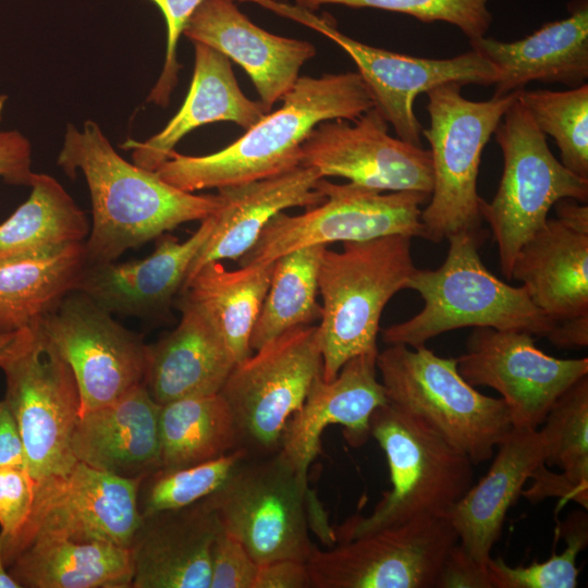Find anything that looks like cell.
Listing matches in <instances>:
<instances>
[{
    "instance_id": "cell-1",
    "label": "cell",
    "mask_w": 588,
    "mask_h": 588,
    "mask_svg": "<svg viewBox=\"0 0 588 588\" xmlns=\"http://www.w3.org/2000/svg\"><path fill=\"white\" fill-rule=\"evenodd\" d=\"M58 164L70 177L84 174L93 223L85 241L87 264L115 261L131 248L158 238L182 223L201 221L220 207L218 195H195L124 160L101 128L87 120L69 125Z\"/></svg>"
},
{
    "instance_id": "cell-2",
    "label": "cell",
    "mask_w": 588,
    "mask_h": 588,
    "mask_svg": "<svg viewBox=\"0 0 588 588\" xmlns=\"http://www.w3.org/2000/svg\"><path fill=\"white\" fill-rule=\"evenodd\" d=\"M282 99L225 148L205 156L173 150L156 172L188 193L273 176L301 166L302 145L319 123L354 121L375 107L357 72L298 77Z\"/></svg>"
},
{
    "instance_id": "cell-3",
    "label": "cell",
    "mask_w": 588,
    "mask_h": 588,
    "mask_svg": "<svg viewBox=\"0 0 588 588\" xmlns=\"http://www.w3.org/2000/svg\"><path fill=\"white\" fill-rule=\"evenodd\" d=\"M485 236L486 231L453 234L439 268L414 270L406 289L422 297L424 307L384 328V343L419 347L441 333L468 327L524 331L551 341L560 322L532 303L524 285H510L486 268L478 250Z\"/></svg>"
},
{
    "instance_id": "cell-4",
    "label": "cell",
    "mask_w": 588,
    "mask_h": 588,
    "mask_svg": "<svg viewBox=\"0 0 588 588\" xmlns=\"http://www.w3.org/2000/svg\"><path fill=\"white\" fill-rule=\"evenodd\" d=\"M370 436L384 452L391 489L367 516L334 529L346 541L415 519L442 517L474 485L473 462L420 417L390 403L370 417Z\"/></svg>"
},
{
    "instance_id": "cell-5",
    "label": "cell",
    "mask_w": 588,
    "mask_h": 588,
    "mask_svg": "<svg viewBox=\"0 0 588 588\" xmlns=\"http://www.w3.org/2000/svg\"><path fill=\"white\" fill-rule=\"evenodd\" d=\"M415 269L412 237L406 235L344 242L341 252L326 247L318 272L324 381L333 380L351 358L378 351L382 311L406 289Z\"/></svg>"
},
{
    "instance_id": "cell-6",
    "label": "cell",
    "mask_w": 588,
    "mask_h": 588,
    "mask_svg": "<svg viewBox=\"0 0 588 588\" xmlns=\"http://www.w3.org/2000/svg\"><path fill=\"white\" fill-rule=\"evenodd\" d=\"M221 529L258 564L277 560L307 562L315 546L308 531L310 509L329 544L334 529L303 476L280 452L248 456L215 492L204 498Z\"/></svg>"
},
{
    "instance_id": "cell-7",
    "label": "cell",
    "mask_w": 588,
    "mask_h": 588,
    "mask_svg": "<svg viewBox=\"0 0 588 588\" xmlns=\"http://www.w3.org/2000/svg\"><path fill=\"white\" fill-rule=\"evenodd\" d=\"M377 370L388 403L424 419L474 465L490 460L513 428L503 400L466 382L455 357L390 344L378 352Z\"/></svg>"
},
{
    "instance_id": "cell-8",
    "label": "cell",
    "mask_w": 588,
    "mask_h": 588,
    "mask_svg": "<svg viewBox=\"0 0 588 588\" xmlns=\"http://www.w3.org/2000/svg\"><path fill=\"white\" fill-rule=\"evenodd\" d=\"M462 85L446 83L427 91L432 192L421 210L422 238L440 243L458 232H482L477 180L481 155L517 93L474 101Z\"/></svg>"
},
{
    "instance_id": "cell-9",
    "label": "cell",
    "mask_w": 588,
    "mask_h": 588,
    "mask_svg": "<svg viewBox=\"0 0 588 588\" xmlns=\"http://www.w3.org/2000/svg\"><path fill=\"white\" fill-rule=\"evenodd\" d=\"M493 134L502 150L503 171L493 199H482L480 212L497 243L502 274L511 280L517 252L543 226L550 209L565 198L587 203L588 179L554 157L546 135L517 99Z\"/></svg>"
},
{
    "instance_id": "cell-10",
    "label": "cell",
    "mask_w": 588,
    "mask_h": 588,
    "mask_svg": "<svg viewBox=\"0 0 588 588\" xmlns=\"http://www.w3.org/2000/svg\"><path fill=\"white\" fill-rule=\"evenodd\" d=\"M235 364L221 391L238 445L249 456L278 452L289 420L321 373L318 326L293 328Z\"/></svg>"
},
{
    "instance_id": "cell-11",
    "label": "cell",
    "mask_w": 588,
    "mask_h": 588,
    "mask_svg": "<svg viewBox=\"0 0 588 588\" xmlns=\"http://www.w3.org/2000/svg\"><path fill=\"white\" fill-rule=\"evenodd\" d=\"M324 199L304 213L275 215L240 266L261 265L308 246L359 242L388 235L422 237L421 206L430 195L416 191L383 194L354 183L321 177L315 186Z\"/></svg>"
},
{
    "instance_id": "cell-12",
    "label": "cell",
    "mask_w": 588,
    "mask_h": 588,
    "mask_svg": "<svg viewBox=\"0 0 588 588\" xmlns=\"http://www.w3.org/2000/svg\"><path fill=\"white\" fill-rule=\"evenodd\" d=\"M261 7L302 23L338 44L355 62L375 108L392 125L396 136L421 146L422 126L414 112L420 94L446 83L493 86L494 66L475 50L448 59H430L392 52L357 41L335 25L307 9L277 0H261Z\"/></svg>"
},
{
    "instance_id": "cell-13",
    "label": "cell",
    "mask_w": 588,
    "mask_h": 588,
    "mask_svg": "<svg viewBox=\"0 0 588 588\" xmlns=\"http://www.w3.org/2000/svg\"><path fill=\"white\" fill-rule=\"evenodd\" d=\"M143 478H124L82 462L36 482L32 512L2 547L9 563L30 542L58 538L131 548L143 516L137 495Z\"/></svg>"
},
{
    "instance_id": "cell-14",
    "label": "cell",
    "mask_w": 588,
    "mask_h": 588,
    "mask_svg": "<svg viewBox=\"0 0 588 588\" xmlns=\"http://www.w3.org/2000/svg\"><path fill=\"white\" fill-rule=\"evenodd\" d=\"M32 328L29 344L0 368L5 377L3 400L21 433L25 467L39 482L77 462L71 443L81 399L69 364Z\"/></svg>"
},
{
    "instance_id": "cell-15",
    "label": "cell",
    "mask_w": 588,
    "mask_h": 588,
    "mask_svg": "<svg viewBox=\"0 0 588 588\" xmlns=\"http://www.w3.org/2000/svg\"><path fill=\"white\" fill-rule=\"evenodd\" d=\"M457 541L445 518H421L315 547L307 566L313 588H438Z\"/></svg>"
},
{
    "instance_id": "cell-16",
    "label": "cell",
    "mask_w": 588,
    "mask_h": 588,
    "mask_svg": "<svg viewBox=\"0 0 588 588\" xmlns=\"http://www.w3.org/2000/svg\"><path fill=\"white\" fill-rule=\"evenodd\" d=\"M33 327L71 367L79 391V415L143 383L147 344L83 292L65 294Z\"/></svg>"
},
{
    "instance_id": "cell-17",
    "label": "cell",
    "mask_w": 588,
    "mask_h": 588,
    "mask_svg": "<svg viewBox=\"0 0 588 588\" xmlns=\"http://www.w3.org/2000/svg\"><path fill=\"white\" fill-rule=\"evenodd\" d=\"M457 358L460 375L473 387L495 390L513 428L538 429L555 401L588 376V358L546 354L524 331L474 328Z\"/></svg>"
},
{
    "instance_id": "cell-18",
    "label": "cell",
    "mask_w": 588,
    "mask_h": 588,
    "mask_svg": "<svg viewBox=\"0 0 588 588\" xmlns=\"http://www.w3.org/2000/svg\"><path fill=\"white\" fill-rule=\"evenodd\" d=\"M352 122L319 123L302 145L301 166L378 192L431 194L430 150L389 135V123L375 107Z\"/></svg>"
},
{
    "instance_id": "cell-19",
    "label": "cell",
    "mask_w": 588,
    "mask_h": 588,
    "mask_svg": "<svg viewBox=\"0 0 588 588\" xmlns=\"http://www.w3.org/2000/svg\"><path fill=\"white\" fill-rule=\"evenodd\" d=\"M183 34L242 66L268 113L292 89L302 65L316 54L309 41L281 37L255 25L233 0H204Z\"/></svg>"
},
{
    "instance_id": "cell-20",
    "label": "cell",
    "mask_w": 588,
    "mask_h": 588,
    "mask_svg": "<svg viewBox=\"0 0 588 588\" xmlns=\"http://www.w3.org/2000/svg\"><path fill=\"white\" fill-rule=\"evenodd\" d=\"M378 352L351 358L331 381H324L320 373L302 407L289 420L280 452L303 476L307 477L320 451L321 436L330 425L343 427L351 446L358 448L368 440L371 414L388 403L377 376Z\"/></svg>"
},
{
    "instance_id": "cell-21",
    "label": "cell",
    "mask_w": 588,
    "mask_h": 588,
    "mask_svg": "<svg viewBox=\"0 0 588 588\" xmlns=\"http://www.w3.org/2000/svg\"><path fill=\"white\" fill-rule=\"evenodd\" d=\"M215 213V212H213ZM181 242L161 235L152 254L127 262L86 264L75 290L112 315L152 317L168 311L188 268L209 237L215 216Z\"/></svg>"
},
{
    "instance_id": "cell-22",
    "label": "cell",
    "mask_w": 588,
    "mask_h": 588,
    "mask_svg": "<svg viewBox=\"0 0 588 588\" xmlns=\"http://www.w3.org/2000/svg\"><path fill=\"white\" fill-rule=\"evenodd\" d=\"M220 529L204 499L143 516L131 544V587L209 588L211 548Z\"/></svg>"
},
{
    "instance_id": "cell-23",
    "label": "cell",
    "mask_w": 588,
    "mask_h": 588,
    "mask_svg": "<svg viewBox=\"0 0 588 588\" xmlns=\"http://www.w3.org/2000/svg\"><path fill=\"white\" fill-rule=\"evenodd\" d=\"M546 458L547 443L540 428H512L488 473L444 516L461 549L478 565L487 568L509 509Z\"/></svg>"
},
{
    "instance_id": "cell-24",
    "label": "cell",
    "mask_w": 588,
    "mask_h": 588,
    "mask_svg": "<svg viewBox=\"0 0 588 588\" xmlns=\"http://www.w3.org/2000/svg\"><path fill=\"white\" fill-rule=\"evenodd\" d=\"M469 45L498 72L494 97L517 93L534 81L580 86L588 78L587 0L572 4L567 17L547 22L522 39L482 36Z\"/></svg>"
},
{
    "instance_id": "cell-25",
    "label": "cell",
    "mask_w": 588,
    "mask_h": 588,
    "mask_svg": "<svg viewBox=\"0 0 588 588\" xmlns=\"http://www.w3.org/2000/svg\"><path fill=\"white\" fill-rule=\"evenodd\" d=\"M321 177L315 168L298 166L273 176L217 188L220 207L213 213L212 232L193 259L184 284L207 262L242 258L279 212L323 201L324 196L315 187Z\"/></svg>"
},
{
    "instance_id": "cell-26",
    "label": "cell",
    "mask_w": 588,
    "mask_h": 588,
    "mask_svg": "<svg viewBox=\"0 0 588 588\" xmlns=\"http://www.w3.org/2000/svg\"><path fill=\"white\" fill-rule=\"evenodd\" d=\"M157 403L144 383L115 401L79 415L72 436L76 461L124 478L161 467Z\"/></svg>"
},
{
    "instance_id": "cell-27",
    "label": "cell",
    "mask_w": 588,
    "mask_h": 588,
    "mask_svg": "<svg viewBox=\"0 0 588 588\" xmlns=\"http://www.w3.org/2000/svg\"><path fill=\"white\" fill-rule=\"evenodd\" d=\"M182 317L174 330L147 345L143 383L163 405L180 399L219 393L235 360L210 318L181 295Z\"/></svg>"
},
{
    "instance_id": "cell-28",
    "label": "cell",
    "mask_w": 588,
    "mask_h": 588,
    "mask_svg": "<svg viewBox=\"0 0 588 588\" xmlns=\"http://www.w3.org/2000/svg\"><path fill=\"white\" fill-rule=\"evenodd\" d=\"M511 279L555 322L588 317V229L548 219L517 252Z\"/></svg>"
},
{
    "instance_id": "cell-29",
    "label": "cell",
    "mask_w": 588,
    "mask_h": 588,
    "mask_svg": "<svg viewBox=\"0 0 588 588\" xmlns=\"http://www.w3.org/2000/svg\"><path fill=\"white\" fill-rule=\"evenodd\" d=\"M195 66L183 106L162 131L145 142L126 140L121 147L132 150L133 162L156 171L169 158L174 146L201 125L230 121L248 130L268 112L259 101L248 99L240 89L230 59L201 42H193Z\"/></svg>"
},
{
    "instance_id": "cell-30",
    "label": "cell",
    "mask_w": 588,
    "mask_h": 588,
    "mask_svg": "<svg viewBox=\"0 0 588 588\" xmlns=\"http://www.w3.org/2000/svg\"><path fill=\"white\" fill-rule=\"evenodd\" d=\"M20 588H130L131 548L109 542L37 539L8 565Z\"/></svg>"
},
{
    "instance_id": "cell-31",
    "label": "cell",
    "mask_w": 588,
    "mask_h": 588,
    "mask_svg": "<svg viewBox=\"0 0 588 588\" xmlns=\"http://www.w3.org/2000/svg\"><path fill=\"white\" fill-rule=\"evenodd\" d=\"M273 267L274 261L228 270L220 261H210L180 292L210 318L236 364L253 353L249 340Z\"/></svg>"
},
{
    "instance_id": "cell-32",
    "label": "cell",
    "mask_w": 588,
    "mask_h": 588,
    "mask_svg": "<svg viewBox=\"0 0 588 588\" xmlns=\"http://www.w3.org/2000/svg\"><path fill=\"white\" fill-rule=\"evenodd\" d=\"M87 264L85 242L0 266V333L32 328L76 289Z\"/></svg>"
},
{
    "instance_id": "cell-33",
    "label": "cell",
    "mask_w": 588,
    "mask_h": 588,
    "mask_svg": "<svg viewBox=\"0 0 588 588\" xmlns=\"http://www.w3.org/2000/svg\"><path fill=\"white\" fill-rule=\"evenodd\" d=\"M29 187L27 200L0 223V266L85 242L89 234L85 212L54 177L36 173Z\"/></svg>"
},
{
    "instance_id": "cell-34",
    "label": "cell",
    "mask_w": 588,
    "mask_h": 588,
    "mask_svg": "<svg viewBox=\"0 0 588 588\" xmlns=\"http://www.w3.org/2000/svg\"><path fill=\"white\" fill-rule=\"evenodd\" d=\"M160 468H181L225 455L238 445L231 409L220 393L161 405Z\"/></svg>"
},
{
    "instance_id": "cell-35",
    "label": "cell",
    "mask_w": 588,
    "mask_h": 588,
    "mask_svg": "<svg viewBox=\"0 0 588 588\" xmlns=\"http://www.w3.org/2000/svg\"><path fill=\"white\" fill-rule=\"evenodd\" d=\"M326 247L299 248L274 261L270 285L249 340L253 352L293 328L320 319L321 306L316 297Z\"/></svg>"
},
{
    "instance_id": "cell-36",
    "label": "cell",
    "mask_w": 588,
    "mask_h": 588,
    "mask_svg": "<svg viewBox=\"0 0 588 588\" xmlns=\"http://www.w3.org/2000/svg\"><path fill=\"white\" fill-rule=\"evenodd\" d=\"M517 100L537 127L554 139L561 162L588 179V84L562 91L522 89Z\"/></svg>"
},
{
    "instance_id": "cell-37",
    "label": "cell",
    "mask_w": 588,
    "mask_h": 588,
    "mask_svg": "<svg viewBox=\"0 0 588 588\" xmlns=\"http://www.w3.org/2000/svg\"><path fill=\"white\" fill-rule=\"evenodd\" d=\"M542 425L546 465L558 466L567 481L588 494V376L555 401Z\"/></svg>"
},
{
    "instance_id": "cell-38",
    "label": "cell",
    "mask_w": 588,
    "mask_h": 588,
    "mask_svg": "<svg viewBox=\"0 0 588 588\" xmlns=\"http://www.w3.org/2000/svg\"><path fill=\"white\" fill-rule=\"evenodd\" d=\"M248 453L238 448L205 463L159 468L143 478L137 495L142 516L196 503L219 489Z\"/></svg>"
},
{
    "instance_id": "cell-39",
    "label": "cell",
    "mask_w": 588,
    "mask_h": 588,
    "mask_svg": "<svg viewBox=\"0 0 588 588\" xmlns=\"http://www.w3.org/2000/svg\"><path fill=\"white\" fill-rule=\"evenodd\" d=\"M566 547L561 553L553 552L543 562L528 566H510L502 558H490L487 572L491 588H575L579 569L576 560L588 544L587 515L575 512L565 520L562 529Z\"/></svg>"
},
{
    "instance_id": "cell-40",
    "label": "cell",
    "mask_w": 588,
    "mask_h": 588,
    "mask_svg": "<svg viewBox=\"0 0 588 588\" xmlns=\"http://www.w3.org/2000/svg\"><path fill=\"white\" fill-rule=\"evenodd\" d=\"M296 5L315 11L322 4L372 8L411 15L422 23L445 22L465 36H486L492 23L488 0H295Z\"/></svg>"
},
{
    "instance_id": "cell-41",
    "label": "cell",
    "mask_w": 588,
    "mask_h": 588,
    "mask_svg": "<svg viewBox=\"0 0 588 588\" xmlns=\"http://www.w3.org/2000/svg\"><path fill=\"white\" fill-rule=\"evenodd\" d=\"M161 11L167 25L166 59L161 74L147 97L148 102L167 107L177 84L181 69L176 59V47L184 27L204 0H150Z\"/></svg>"
},
{
    "instance_id": "cell-42",
    "label": "cell",
    "mask_w": 588,
    "mask_h": 588,
    "mask_svg": "<svg viewBox=\"0 0 588 588\" xmlns=\"http://www.w3.org/2000/svg\"><path fill=\"white\" fill-rule=\"evenodd\" d=\"M36 481L25 466L0 467V537L2 547L26 523L34 504Z\"/></svg>"
},
{
    "instance_id": "cell-43",
    "label": "cell",
    "mask_w": 588,
    "mask_h": 588,
    "mask_svg": "<svg viewBox=\"0 0 588 588\" xmlns=\"http://www.w3.org/2000/svg\"><path fill=\"white\" fill-rule=\"evenodd\" d=\"M258 566L241 542L220 529L211 548L209 588H254Z\"/></svg>"
},
{
    "instance_id": "cell-44",
    "label": "cell",
    "mask_w": 588,
    "mask_h": 588,
    "mask_svg": "<svg viewBox=\"0 0 588 588\" xmlns=\"http://www.w3.org/2000/svg\"><path fill=\"white\" fill-rule=\"evenodd\" d=\"M35 175L28 139L17 131L0 132V176L3 181L30 186Z\"/></svg>"
},
{
    "instance_id": "cell-45",
    "label": "cell",
    "mask_w": 588,
    "mask_h": 588,
    "mask_svg": "<svg viewBox=\"0 0 588 588\" xmlns=\"http://www.w3.org/2000/svg\"><path fill=\"white\" fill-rule=\"evenodd\" d=\"M438 588H491L487 568L470 560L456 543L450 551Z\"/></svg>"
},
{
    "instance_id": "cell-46",
    "label": "cell",
    "mask_w": 588,
    "mask_h": 588,
    "mask_svg": "<svg viewBox=\"0 0 588 588\" xmlns=\"http://www.w3.org/2000/svg\"><path fill=\"white\" fill-rule=\"evenodd\" d=\"M307 562L277 560L259 564L254 588H310Z\"/></svg>"
},
{
    "instance_id": "cell-47",
    "label": "cell",
    "mask_w": 588,
    "mask_h": 588,
    "mask_svg": "<svg viewBox=\"0 0 588 588\" xmlns=\"http://www.w3.org/2000/svg\"><path fill=\"white\" fill-rule=\"evenodd\" d=\"M2 466H25L21 433L4 400H0V467Z\"/></svg>"
},
{
    "instance_id": "cell-48",
    "label": "cell",
    "mask_w": 588,
    "mask_h": 588,
    "mask_svg": "<svg viewBox=\"0 0 588 588\" xmlns=\"http://www.w3.org/2000/svg\"><path fill=\"white\" fill-rule=\"evenodd\" d=\"M34 329L0 333V366L20 354L32 341Z\"/></svg>"
},
{
    "instance_id": "cell-49",
    "label": "cell",
    "mask_w": 588,
    "mask_h": 588,
    "mask_svg": "<svg viewBox=\"0 0 588 588\" xmlns=\"http://www.w3.org/2000/svg\"><path fill=\"white\" fill-rule=\"evenodd\" d=\"M0 588H20L17 583L9 574L3 559L2 540L0 537Z\"/></svg>"
},
{
    "instance_id": "cell-50",
    "label": "cell",
    "mask_w": 588,
    "mask_h": 588,
    "mask_svg": "<svg viewBox=\"0 0 588 588\" xmlns=\"http://www.w3.org/2000/svg\"><path fill=\"white\" fill-rule=\"evenodd\" d=\"M7 101V96L0 94V121L2 119L3 108Z\"/></svg>"
}]
</instances>
